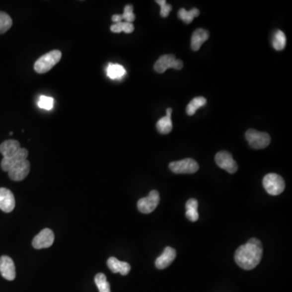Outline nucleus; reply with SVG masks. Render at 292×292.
Here are the masks:
<instances>
[{"label":"nucleus","instance_id":"f257e3e1","mask_svg":"<svg viewBox=\"0 0 292 292\" xmlns=\"http://www.w3.org/2000/svg\"><path fill=\"white\" fill-rule=\"evenodd\" d=\"M262 255V243L257 238H252L235 251V261L243 270H250L259 265Z\"/></svg>","mask_w":292,"mask_h":292},{"label":"nucleus","instance_id":"f03ea898","mask_svg":"<svg viewBox=\"0 0 292 292\" xmlns=\"http://www.w3.org/2000/svg\"><path fill=\"white\" fill-rule=\"evenodd\" d=\"M62 58V53L59 50H54L46 54L44 56H41L35 64H34V70L38 74H44L50 71L55 65L60 62Z\"/></svg>","mask_w":292,"mask_h":292},{"label":"nucleus","instance_id":"7ed1b4c3","mask_svg":"<svg viewBox=\"0 0 292 292\" xmlns=\"http://www.w3.org/2000/svg\"><path fill=\"white\" fill-rule=\"evenodd\" d=\"M263 186L266 192L272 196L281 194L285 189L284 179L275 173H270L263 179Z\"/></svg>","mask_w":292,"mask_h":292},{"label":"nucleus","instance_id":"20e7f679","mask_svg":"<svg viewBox=\"0 0 292 292\" xmlns=\"http://www.w3.org/2000/svg\"><path fill=\"white\" fill-rule=\"evenodd\" d=\"M245 138L249 146L255 149L266 148L270 144V137L268 133H262L255 129L247 131Z\"/></svg>","mask_w":292,"mask_h":292},{"label":"nucleus","instance_id":"39448f33","mask_svg":"<svg viewBox=\"0 0 292 292\" xmlns=\"http://www.w3.org/2000/svg\"><path fill=\"white\" fill-rule=\"evenodd\" d=\"M169 168L175 174H194L199 170V165L193 158L170 162Z\"/></svg>","mask_w":292,"mask_h":292},{"label":"nucleus","instance_id":"423d86ee","mask_svg":"<svg viewBox=\"0 0 292 292\" xmlns=\"http://www.w3.org/2000/svg\"><path fill=\"white\" fill-rule=\"evenodd\" d=\"M184 65L181 60H176L174 55H164L155 63L153 69L157 73H163L168 69L180 70Z\"/></svg>","mask_w":292,"mask_h":292},{"label":"nucleus","instance_id":"0eeeda50","mask_svg":"<svg viewBox=\"0 0 292 292\" xmlns=\"http://www.w3.org/2000/svg\"><path fill=\"white\" fill-rule=\"evenodd\" d=\"M160 202V196L156 190L151 191L148 197L140 199L138 202V208L143 214H150L157 208Z\"/></svg>","mask_w":292,"mask_h":292},{"label":"nucleus","instance_id":"6e6552de","mask_svg":"<svg viewBox=\"0 0 292 292\" xmlns=\"http://www.w3.org/2000/svg\"><path fill=\"white\" fill-rule=\"evenodd\" d=\"M215 162L220 168L226 170L230 174H234L238 170V165L233 158L232 155L227 151H220L215 156Z\"/></svg>","mask_w":292,"mask_h":292},{"label":"nucleus","instance_id":"1a4fd4ad","mask_svg":"<svg viewBox=\"0 0 292 292\" xmlns=\"http://www.w3.org/2000/svg\"><path fill=\"white\" fill-rule=\"evenodd\" d=\"M55 241V235L53 231L46 228L41 230L38 235L33 238L32 245L35 249L50 248Z\"/></svg>","mask_w":292,"mask_h":292},{"label":"nucleus","instance_id":"9d476101","mask_svg":"<svg viewBox=\"0 0 292 292\" xmlns=\"http://www.w3.org/2000/svg\"><path fill=\"white\" fill-rule=\"evenodd\" d=\"M30 171V162L28 159L24 160L12 166L8 172V176L13 181H22L28 176Z\"/></svg>","mask_w":292,"mask_h":292},{"label":"nucleus","instance_id":"9b49d317","mask_svg":"<svg viewBox=\"0 0 292 292\" xmlns=\"http://www.w3.org/2000/svg\"><path fill=\"white\" fill-rule=\"evenodd\" d=\"M0 274L8 281H12L16 279L15 264L8 256H2L0 257Z\"/></svg>","mask_w":292,"mask_h":292},{"label":"nucleus","instance_id":"f8f14e48","mask_svg":"<svg viewBox=\"0 0 292 292\" xmlns=\"http://www.w3.org/2000/svg\"><path fill=\"white\" fill-rule=\"evenodd\" d=\"M16 201L13 193L6 188H0V210L11 213L15 209Z\"/></svg>","mask_w":292,"mask_h":292},{"label":"nucleus","instance_id":"ddd939ff","mask_svg":"<svg viewBox=\"0 0 292 292\" xmlns=\"http://www.w3.org/2000/svg\"><path fill=\"white\" fill-rule=\"evenodd\" d=\"M29 156V152L26 148H21L20 150L18 151L16 154L8 158H2L1 162V168L4 171H8L12 166H15L19 162H22L24 160H26Z\"/></svg>","mask_w":292,"mask_h":292},{"label":"nucleus","instance_id":"4468645a","mask_svg":"<svg viewBox=\"0 0 292 292\" xmlns=\"http://www.w3.org/2000/svg\"><path fill=\"white\" fill-rule=\"evenodd\" d=\"M176 257V251L171 247H166L162 254L157 257L155 261V266L158 270H163L168 267Z\"/></svg>","mask_w":292,"mask_h":292},{"label":"nucleus","instance_id":"2eb2a0df","mask_svg":"<svg viewBox=\"0 0 292 292\" xmlns=\"http://www.w3.org/2000/svg\"><path fill=\"white\" fill-rule=\"evenodd\" d=\"M21 147L16 140H7L0 145V153H2L3 158L11 157L20 150Z\"/></svg>","mask_w":292,"mask_h":292},{"label":"nucleus","instance_id":"dca6fc26","mask_svg":"<svg viewBox=\"0 0 292 292\" xmlns=\"http://www.w3.org/2000/svg\"><path fill=\"white\" fill-rule=\"evenodd\" d=\"M107 266L109 269L111 270V272L120 273L121 275H129L130 272L131 266L128 262H124V261H119L117 258L115 257H110L107 260Z\"/></svg>","mask_w":292,"mask_h":292},{"label":"nucleus","instance_id":"f3484780","mask_svg":"<svg viewBox=\"0 0 292 292\" xmlns=\"http://www.w3.org/2000/svg\"><path fill=\"white\" fill-rule=\"evenodd\" d=\"M209 36V32L206 29H197L195 30L191 39V48L194 51H199L204 42L208 40Z\"/></svg>","mask_w":292,"mask_h":292},{"label":"nucleus","instance_id":"a211bd4d","mask_svg":"<svg viewBox=\"0 0 292 292\" xmlns=\"http://www.w3.org/2000/svg\"><path fill=\"white\" fill-rule=\"evenodd\" d=\"M172 114V109H166V115L165 117H162L157 121V129L161 134H168L172 130V122H171V116Z\"/></svg>","mask_w":292,"mask_h":292},{"label":"nucleus","instance_id":"6ab92c4d","mask_svg":"<svg viewBox=\"0 0 292 292\" xmlns=\"http://www.w3.org/2000/svg\"><path fill=\"white\" fill-rule=\"evenodd\" d=\"M111 19H112V21L115 22V24L122 22L123 20H125L124 22L132 23L133 24V21L136 19L135 14L133 13V5H126L124 7V13L122 14V15H114Z\"/></svg>","mask_w":292,"mask_h":292},{"label":"nucleus","instance_id":"aec40b11","mask_svg":"<svg viewBox=\"0 0 292 292\" xmlns=\"http://www.w3.org/2000/svg\"><path fill=\"white\" fill-rule=\"evenodd\" d=\"M198 202L194 198L188 200L186 203V217L191 221H197L199 219V214L197 212Z\"/></svg>","mask_w":292,"mask_h":292},{"label":"nucleus","instance_id":"412c9836","mask_svg":"<svg viewBox=\"0 0 292 292\" xmlns=\"http://www.w3.org/2000/svg\"><path fill=\"white\" fill-rule=\"evenodd\" d=\"M106 73L109 77L112 80H117L124 76L126 74V70L124 67L117 64H110L106 69Z\"/></svg>","mask_w":292,"mask_h":292},{"label":"nucleus","instance_id":"4be33fe9","mask_svg":"<svg viewBox=\"0 0 292 292\" xmlns=\"http://www.w3.org/2000/svg\"><path fill=\"white\" fill-rule=\"evenodd\" d=\"M200 11L197 8H193L190 11H186L184 8H181L178 11V17L183 20L186 24H190L195 17L199 16Z\"/></svg>","mask_w":292,"mask_h":292},{"label":"nucleus","instance_id":"5701e85b","mask_svg":"<svg viewBox=\"0 0 292 292\" xmlns=\"http://www.w3.org/2000/svg\"><path fill=\"white\" fill-rule=\"evenodd\" d=\"M287 43V38H286L285 33L281 30H277L275 32L274 38H273V47L276 51H283L286 47Z\"/></svg>","mask_w":292,"mask_h":292},{"label":"nucleus","instance_id":"b1692460","mask_svg":"<svg viewBox=\"0 0 292 292\" xmlns=\"http://www.w3.org/2000/svg\"><path fill=\"white\" fill-rule=\"evenodd\" d=\"M206 98L204 97H197L191 101L190 103L187 106L186 111L188 115H193L197 109L201 108L206 104Z\"/></svg>","mask_w":292,"mask_h":292},{"label":"nucleus","instance_id":"393cba45","mask_svg":"<svg viewBox=\"0 0 292 292\" xmlns=\"http://www.w3.org/2000/svg\"><path fill=\"white\" fill-rule=\"evenodd\" d=\"M96 286L98 288L99 292H111V286L107 282L106 276L102 273L97 274L94 279Z\"/></svg>","mask_w":292,"mask_h":292},{"label":"nucleus","instance_id":"a878e982","mask_svg":"<svg viewBox=\"0 0 292 292\" xmlns=\"http://www.w3.org/2000/svg\"><path fill=\"white\" fill-rule=\"evenodd\" d=\"M111 31L113 33H121V32L126 33H133L134 31V25L132 23L122 21V22L112 24L111 26Z\"/></svg>","mask_w":292,"mask_h":292},{"label":"nucleus","instance_id":"bb28decb","mask_svg":"<svg viewBox=\"0 0 292 292\" xmlns=\"http://www.w3.org/2000/svg\"><path fill=\"white\" fill-rule=\"evenodd\" d=\"M12 25V20L6 12L0 11V34L8 31Z\"/></svg>","mask_w":292,"mask_h":292},{"label":"nucleus","instance_id":"cd10ccee","mask_svg":"<svg viewBox=\"0 0 292 292\" xmlns=\"http://www.w3.org/2000/svg\"><path fill=\"white\" fill-rule=\"evenodd\" d=\"M38 106L40 108L50 111L53 108L54 99L52 97H47V96H41L38 101Z\"/></svg>","mask_w":292,"mask_h":292},{"label":"nucleus","instance_id":"c85d7f7f","mask_svg":"<svg viewBox=\"0 0 292 292\" xmlns=\"http://www.w3.org/2000/svg\"><path fill=\"white\" fill-rule=\"evenodd\" d=\"M157 4L161 7V11H160V15L162 17H167L171 11V6L166 3V1L165 0H157L156 1Z\"/></svg>","mask_w":292,"mask_h":292}]
</instances>
